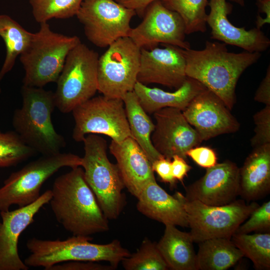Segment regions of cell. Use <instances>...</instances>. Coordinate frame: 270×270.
<instances>
[{
    "instance_id": "obj_25",
    "label": "cell",
    "mask_w": 270,
    "mask_h": 270,
    "mask_svg": "<svg viewBox=\"0 0 270 270\" xmlns=\"http://www.w3.org/2000/svg\"><path fill=\"white\" fill-rule=\"evenodd\" d=\"M196 270H226L235 265L243 256L231 239L212 238L198 242Z\"/></svg>"
},
{
    "instance_id": "obj_35",
    "label": "cell",
    "mask_w": 270,
    "mask_h": 270,
    "mask_svg": "<svg viewBox=\"0 0 270 270\" xmlns=\"http://www.w3.org/2000/svg\"><path fill=\"white\" fill-rule=\"evenodd\" d=\"M198 166L209 168L217 164L218 158L216 152L208 146H195L186 153Z\"/></svg>"
},
{
    "instance_id": "obj_21",
    "label": "cell",
    "mask_w": 270,
    "mask_h": 270,
    "mask_svg": "<svg viewBox=\"0 0 270 270\" xmlns=\"http://www.w3.org/2000/svg\"><path fill=\"white\" fill-rule=\"evenodd\" d=\"M180 192L174 196L166 192L152 180L146 184L136 198L137 210L152 220L163 223L182 227L188 226L187 215Z\"/></svg>"
},
{
    "instance_id": "obj_7",
    "label": "cell",
    "mask_w": 270,
    "mask_h": 270,
    "mask_svg": "<svg viewBox=\"0 0 270 270\" xmlns=\"http://www.w3.org/2000/svg\"><path fill=\"white\" fill-rule=\"evenodd\" d=\"M82 158L72 153L42 156L13 172L0 188V212L12 205L18 207L32 203L40 196L44 183L60 168L82 166Z\"/></svg>"
},
{
    "instance_id": "obj_27",
    "label": "cell",
    "mask_w": 270,
    "mask_h": 270,
    "mask_svg": "<svg viewBox=\"0 0 270 270\" xmlns=\"http://www.w3.org/2000/svg\"><path fill=\"white\" fill-rule=\"evenodd\" d=\"M32 34L8 16L0 15V36L6 47V56L0 71V82L12 70L17 56L26 48Z\"/></svg>"
},
{
    "instance_id": "obj_12",
    "label": "cell",
    "mask_w": 270,
    "mask_h": 270,
    "mask_svg": "<svg viewBox=\"0 0 270 270\" xmlns=\"http://www.w3.org/2000/svg\"><path fill=\"white\" fill-rule=\"evenodd\" d=\"M136 14L115 0H83L76 16L88 40L98 47L106 48L128 36L130 21Z\"/></svg>"
},
{
    "instance_id": "obj_33",
    "label": "cell",
    "mask_w": 270,
    "mask_h": 270,
    "mask_svg": "<svg viewBox=\"0 0 270 270\" xmlns=\"http://www.w3.org/2000/svg\"><path fill=\"white\" fill-rule=\"evenodd\" d=\"M248 218L247 221L238 228L235 234H248L252 232H270V201H267L260 206H259Z\"/></svg>"
},
{
    "instance_id": "obj_41",
    "label": "cell",
    "mask_w": 270,
    "mask_h": 270,
    "mask_svg": "<svg viewBox=\"0 0 270 270\" xmlns=\"http://www.w3.org/2000/svg\"><path fill=\"white\" fill-rule=\"evenodd\" d=\"M256 4L258 12L266 14L264 18L258 14L256 16V28L260 29L264 24L270 23V0H257Z\"/></svg>"
},
{
    "instance_id": "obj_5",
    "label": "cell",
    "mask_w": 270,
    "mask_h": 270,
    "mask_svg": "<svg viewBox=\"0 0 270 270\" xmlns=\"http://www.w3.org/2000/svg\"><path fill=\"white\" fill-rule=\"evenodd\" d=\"M81 166L86 182L108 220L118 218L126 204L125 185L116 164L107 156L106 140L96 134L86 136Z\"/></svg>"
},
{
    "instance_id": "obj_19",
    "label": "cell",
    "mask_w": 270,
    "mask_h": 270,
    "mask_svg": "<svg viewBox=\"0 0 270 270\" xmlns=\"http://www.w3.org/2000/svg\"><path fill=\"white\" fill-rule=\"evenodd\" d=\"M210 12L206 24L211 29V38L226 44L240 48L246 51L262 52L270 46V39L256 27L246 30L238 28L228 20L232 10L231 4L226 0H209Z\"/></svg>"
},
{
    "instance_id": "obj_14",
    "label": "cell",
    "mask_w": 270,
    "mask_h": 270,
    "mask_svg": "<svg viewBox=\"0 0 270 270\" xmlns=\"http://www.w3.org/2000/svg\"><path fill=\"white\" fill-rule=\"evenodd\" d=\"M156 123L151 136L156 150L172 160L174 155L186 159V153L202 141L196 130L188 122L182 110L165 108L154 113Z\"/></svg>"
},
{
    "instance_id": "obj_15",
    "label": "cell",
    "mask_w": 270,
    "mask_h": 270,
    "mask_svg": "<svg viewBox=\"0 0 270 270\" xmlns=\"http://www.w3.org/2000/svg\"><path fill=\"white\" fill-rule=\"evenodd\" d=\"M223 101L208 88L195 96L182 114L202 141L237 132L240 124Z\"/></svg>"
},
{
    "instance_id": "obj_1",
    "label": "cell",
    "mask_w": 270,
    "mask_h": 270,
    "mask_svg": "<svg viewBox=\"0 0 270 270\" xmlns=\"http://www.w3.org/2000/svg\"><path fill=\"white\" fill-rule=\"evenodd\" d=\"M186 74L202 84L218 96L231 110L236 102L238 78L249 66L260 58V52H228L224 42L206 41L204 48L182 49Z\"/></svg>"
},
{
    "instance_id": "obj_39",
    "label": "cell",
    "mask_w": 270,
    "mask_h": 270,
    "mask_svg": "<svg viewBox=\"0 0 270 270\" xmlns=\"http://www.w3.org/2000/svg\"><path fill=\"white\" fill-rule=\"evenodd\" d=\"M254 100L258 102L264 104L266 106H270V66H268L266 74L257 89Z\"/></svg>"
},
{
    "instance_id": "obj_17",
    "label": "cell",
    "mask_w": 270,
    "mask_h": 270,
    "mask_svg": "<svg viewBox=\"0 0 270 270\" xmlns=\"http://www.w3.org/2000/svg\"><path fill=\"white\" fill-rule=\"evenodd\" d=\"M163 45L164 48H141L137 81L145 85L158 84L177 89L187 78L182 49Z\"/></svg>"
},
{
    "instance_id": "obj_6",
    "label": "cell",
    "mask_w": 270,
    "mask_h": 270,
    "mask_svg": "<svg viewBox=\"0 0 270 270\" xmlns=\"http://www.w3.org/2000/svg\"><path fill=\"white\" fill-rule=\"evenodd\" d=\"M81 42L76 36H69L53 32L47 22L33 33L26 48L20 54L24 70L23 85L42 88L56 82L69 52Z\"/></svg>"
},
{
    "instance_id": "obj_26",
    "label": "cell",
    "mask_w": 270,
    "mask_h": 270,
    "mask_svg": "<svg viewBox=\"0 0 270 270\" xmlns=\"http://www.w3.org/2000/svg\"><path fill=\"white\" fill-rule=\"evenodd\" d=\"M122 100L132 136L144 152L151 164L164 157L156 150L151 140L155 124L142 107L134 92L126 93Z\"/></svg>"
},
{
    "instance_id": "obj_31",
    "label": "cell",
    "mask_w": 270,
    "mask_h": 270,
    "mask_svg": "<svg viewBox=\"0 0 270 270\" xmlns=\"http://www.w3.org/2000/svg\"><path fill=\"white\" fill-rule=\"evenodd\" d=\"M83 0H30L32 13L40 24L52 18H68L76 16Z\"/></svg>"
},
{
    "instance_id": "obj_8",
    "label": "cell",
    "mask_w": 270,
    "mask_h": 270,
    "mask_svg": "<svg viewBox=\"0 0 270 270\" xmlns=\"http://www.w3.org/2000/svg\"><path fill=\"white\" fill-rule=\"evenodd\" d=\"M99 55L82 42L68 54L56 81V108L68 113L92 98L98 91Z\"/></svg>"
},
{
    "instance_id": "obj_42",
    "label": "cell",
    "mask_w": 270,
    "mask_h": 270,
    "mask_svg": "<svg viewBox=\"0 0 270 270\" xmlns=\"http://www.w3.org/2000/svg\"><path fill=\"white\" fill-rule=\"evenodd\" d=\"M234 0L236 2L238 3L239 4H243V3H244V2H243V0Z\"/></svg>"
},
{
    "instance_id": "obj_10",
    "label": "cell",
    "mask_w": 270,
    "mask_h": 270,
    "mask_svg": "<svg viewBox=\"0 0 270 270\" xmlns=\"http://www.w3.org/2000/svg\"><path fill=\"white\" fill-rule=\"evenodd\" d=\"M72 112L74 121L72 136L76 142H82L89 134H104L116 142L132 138L121 98L92 97Z\"/></svg>"
},
{
    "instance_id": "obj_34",
    "label": "cell",
    "mask_w": 270,
    "mask_h": 270,
    "mask_svg": "<svg viewBox=\"0 0 270 270\" xmlns=\"http://www.w3.org/2000/svg\"><path fill=\"white\" fill-rule=\"evenodd\" d=\"M253 118L255 128L254 134L250 140L252 147L270 144V106H266Z\"/></svg>"
},
{
    "instance_id": "obj_40",
    "label": "cell",
    "mask_w": 270,
    "mask_h": 270,
    "mask_svg": "<svg viewBox=\"0 0 270 270\" xmlns=\"http://www.w3.org/2000/svg\"><path fill=\"white\" fill-rule=\"evenodd\" d=\"M124 6L134 10L136 14L142 17L148 6L156 0H115Z\"/></svg>"
},
{
    "instance_id": "obj_37",
    "label": "cell",
    "mask_w": 270,
    "mask_h": 270,
    "mask_svg": "<svg viewBox=\"0 0 270 270\" xmlns=\"http://www.w3.org/2000/svg\"><path fill=\"white\" fill-rule=\"evenodd\" d=\"M171 162L172 160L162 157L153 162L152 168L162 182L168 184L173 188L176 187L177 180L172 174Z\"/></svg>"
},
{
    "instance_id": "obj_13",
    "label": "cell",
    "mask_w": 270,
    "mask_h": 270,
    "mask_svg": "<svg viewBox=\"0 0 270 270\" xmlns=\"http://www.w3.org/2000/svg\"><path fill=\"white\" fill-rule=\"evenodd\" d=\"M142 18L138 26L131 28L128 36L140 48L150 50L159 44L184 50L190 48L185 40V26L181 16L165 6L161 0L150 4Z\"/></svg>"
},
{
    "instance_id": "obj_20",
    "label": "cell",
    "mask_w": 270,
    "mask_h": 270,
    "mask_svg": "<svg viewBox=\"0 0 270 270\" xmlns=\"http://www.w3.org/2000/svg\"><path fill=\"white\" fill-rule=\"evenodd\" d=\"M109 150L116 159L125 187L133 196L137 198L146 184L156 180L150 162L132 138L120 142L112 140Z\"/></svg>"
},
{
    "instance_id": "obj_16",
    "label": "cell",
    "mask_w": 270,
    "mask_h": 270,
    "mask_svg": "<svg viewBox=\"0 0 270 270\" xmlns=\"http://www.w3.org/2000/svg\"><path fill=\"white\" fill-rule=\"evenodd\" d=\"M52 196V190L44 192L32 203L10 211L0 212V270H28L18 251L20 234L34 222L35 215Z\"/></svg>"
},
{
    "instance_id": "obj_22",
    "label": "cell",
    "mask_w": 270,
    "mask_h": 270,
    "mask_svg": "<svg viewBox=\"0 0 270 270\" xmlns=\"http://www.w3.org/2000/svg\"><path fill=\"white\" fill-rule=\"evenodd\" d=\"M239 196L254 202L270 191V144L255 148L239 168Z\"/></svg>"
},
{
    "instance_id": "obj_32",
    "label": "cell",
    "mask_w": 270,
    "mask_h": 270,
    "mask_svg": "<svg viewBox=\"0 0 270 270\" xmlns=\"http://www.w3.org/2000/svg\"><path fill=\"white\" fill-rule=\"evenodd\" d=\"M36 152L26 144L14 132L0 130V168L14 166L27 160Z\"/></svg>"
},
{
    "instance_id": "obj_43",
    "label": "cell",
    "mask_w": 270,
    "mask_h": 270,
    "mask_svg": "<svg viewBox=\"0 0 270 270\" xmlns=\"http://www.w3.org/2000/svg\"><path fill=\"white\" fill-rule=\"evenodd\" d=\"M0 92H1V89H0Z\"/></svg>"
},
{
    "instance_id": "obj_28",
    "label": "cell",
    "mask_w": 270,
    "mask_h": 270,
    "mask_svg": "<svg viewBox=\"0 0 270 270\" xmlns=\"http://www.w3.org/2000/svg\"><path fill=\"white\" fill-rule=\"evenodd\" d=\"M231 240L242 252L250 259L256 270L270 269V233L252 234H234Z\"/></svg>"
},
{
    "instance_id": "obj_38",
    "label": "cell",
    "mask_w": 270,
    "mask_h": 270,
    "mask_svg": "<svg viewBox=\"0 0 270 270\" xmlns=\"http://www.w3.org/2000/svg\"><path fill=\"white\" fill-rule=\"evenodd\" d=\"M185 160L178 155L174 156L172 158L171 166L173 176L176 180L182 182L192 168V166L187 164Z\"/></svg>"
},
{
    "instance_id": "obj_30",
    "label": "cell",
    "mask_w": 270,
    "mask_h": 270,
    "mask_svg": "<svg viewBox=\"0 0 270 270\" xmlns=\"http://www.w3.org/2000/svg\"><path fill=\"white\" fill-rule=\"evenodd\" d=\"M126 270H167L168 266L160 252L156 243L148 238L142 241L137 251L122 261Z\"/></svg>"
},
{
    "instance_id": "obj_18",
    "label": "cell",
    "mask_w": 270,
    "mask_h": 270,
    "mask_svg": "<svg viewBox=\"0 0 270 270\" xmlns=\"http://www.w3.org/2000/svg\"><path fill=\"white\" fill-rule=\"evenodd\" d=\"M239 168L227 160L207 168L203 176L186 188L184 196L207 205H226L239 196Z\"/></svg>"
},
{
    "instance_id": "obj_3",
    "label": "cell",
    "mask_w": 270,
    "mask_h": 270,
    "mask_svg": "<svg viewBox=\"0 0 270 270\" xmlns=\"http://www.w3.org/2000/svg\"><path fill=\"white\" fill-rule=\"evenodd\" d=\"M21 93L22 107L14 110L12 119L14 132L26 144L42 156L60 152L66 142L52 122L56 108L54 92L23 85Z\"/></svg>"
},
{
    "instance_id": "obj_36",
    "label": "cell",
    "mask_w": 270,
    "mask_h": 270,
    "mask_svg": "<svg viewBox=\"0 0 270 270\" xmlns=\"http://www.w3.org/2000/svg\"><path fill=\"white\" fill-rule=\"evenodd\" d=\"M110 264L104 265L96 262L70 261L62 262L51 266L48 270H113Z\"/></svg>"
},
{
    "instance_id": "obj_4",
    "label": "cell",
    "mask_w": 270,
    "mask_h": 270,
    "mask_svg": "<svg viewBox=\"0 0 270 270\" xmlns=\"http://www.w3.org/2000/svg\"><path fill=\"white\" fill-rule=\"evenodd\" d=\"M90 236H74L66 240L29 239L26 244L30 254L24 259L30 267L48 270L54 265L70 261H105L116 268L130 254L120 242L114 240L106 244L90 242Z\"/></svg>"
},
{
    "instance_id": "obj_29",
    "label": "cell",
    "mask_w": 270,
    "mask_h": 270,
    "mask_svg": "<svg viewBox=\"0 0 270 270\" xmlns=\"http://www.w3.org/2000/svg\"><path fill=\"white\" fill-rule=\"evenodd\" d=\"M168 9L176 12L182 18L186 34L206 30L208 14L206 8L208 0H161Z\"/></svg>"
},
{
    "instance_id": "obj_11",
    "label": "cell",
    "mask_w": 270,
    "mask_h": 270,
    "mask_svg": "<svg viewBox=\"0 0 270 270\" xmlns=\"http://www.w3.org/2000/svg\"><path fill=\"white\" fill-rule=\"evenodd\" d=\"M108 48L98 60V91L122 99L133 91L137 82L141 48L128 36L118 38Z\"/></svg>"
},
{
    "instance_id": "obj_9",
    "label": "cell",
    "mask_w": 270,
    "mask_h": 270,
    "mask_svg": "<svg viewBox=\"0 0 270 270\" xmlns=\"http://www.w3.org/2000/svg\"><path fill=\"white\" fill-rule=\"evenodd\" d=\"M180 198L190 228L194 242L212 238L231 239L238 228L260 205L255 202L246 204L235 200L223 206H210L196 200H188L180 193Z\"/></svg>"
},
{
    "instance_id": "obj_23",
    "label": "cell",
    "mask_w": 270,
    "mask_h": 270,
    "mask_svg": "<svg viewBox=\"0 0 270 270\" xmlns=\"http://www.w3.org/2000/svg\"><path fill=\"white\" fill-rule=\"evenodd\" d=\"M206 88L196 80L187 77L183 84L173 92L149 88L138 81L133 91L144 111L154 114L165 108H174L182 111L195 96Z\"/></svg>"
},
{
    "instance_id": "obj_2",
    "label": "cell",
    "mask_w": 270,
    "mask_h": 270,
    "mask_svg": "<svg viewBox=\"0 0 270 270\" xmlns=\"http://www.w3.org/2000/svg\"><path fill=\"white\" fill-rule=\"evenodd\" d=\"M58 176L49 202L57 221L73 236H90L109 230L108 219L86 180L80 166Z\"/></svg>"
},
{
    "instance_id": "obj_24",
    "label": "cell",
    "mask_w": 270,
    "mask_h": 270,
    "mask_svg": "<svg viewBox=\"0 0 270 270\" xmlns=\"http://www.w3.org/2000/svg\"><path fill=\"white\" fill-rule=\"evenodd\" d=\"M193 242L190 232L166 224L164 234L156 246L169 269L196 270Z\"/></svg>"
}]
</instances>
